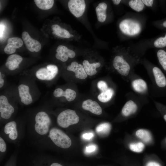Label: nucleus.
<instances>
[{
  "label": "nucleus",
  "mask_w": 166,
  "mask_h": 166,
  "mask_svg": "<svg viewBox=\"0 0 166 166\" xmlns=\"http://www.w3.org/2000/svg\"><path fill=\"white\" fill-rule=\"evenodd\" d=\"M113 65L114 69L120 75L127 78L128 80L133 68L132 64L128 59L123 56L117 55L113 59Z\"/></svg>",
  "instance_id": "nucleus-1"
},
{
  "label": "nucleus",
  "mask_w": 166,
  "mask_h": 166,
  "mask_svg": "<svg viewBox=\"0 0 166 166\" xmlns=\"http://www.w3.org/2000/svg\"><path fill=\"white\" fill-rule=\"evenodd\" d=\"M49 136L56 145L60 148H67L71 146L72 142L70 138L58 128H51Z\"/></svg>",
  "instance_id": "nucleus-2"
},
{
  "label": "nucleus",
  "mask_w": 166,
  "mask_h": 166,
  "mask_svg": "<svg viewBox=\"0 0 166 166\" xmlns=\"http://www.w3.org/2000/svg\"><path fill=\"white\" fill-rule=\"evenodd\" d=\"M79 118L75 110L67 109L61 112L58 116L57 122L63 128H67L70 125L77 123Z\"/></svg>",
  "instance_id": "nucleus-3"
},
{
  "label": "nucleus",
  "mask_w": 166,
  "mask_h": 166,
  "mask_svg": "<svg viewBox=\"0 0 166 166\" xmlns=\"http://www.w3.org/2000/svg\"><path fill=\"white\" fill-rule=\"evenodd\" d=\"M35 131L41 135H44L48 132L51 124L50 119L45 112L41 111L38 113L35 117Z\"/></svg>",
  "instance_id": "nucleus-4"
},
{
  "label": "nucleus",
  "mask_w": 166,
  "mask_h": 166,
  "mask_svg": "<svg viewBox=\"0 0 166 166\" xmlns=\"http://www.w3.org/2000/svg\"><path fill=\"white\" fill-rule=\"evenodd\" d=\"M119 28L124 34L128 36H134L140 31L141 26L137 21L131 19H125L119 24Z\"/></svg>",
  "instance_id": "nucleus-5"
},
{
  "label": "nucleus",
  "mask_w": 166,
  "mask_h": 166,
  "mask_svg": "<svg viewBox=\"0 0 166 166\" xmlns=\"http://www.w3.org/2000/svg\"><path fill=\"white\" fill-rule=\"evenodd\" d=\"M58 73L57 67L54 65H48L46 67L39 69L36 73V76L39 79L51 80L53 79Z\"/></svg>",
  "instance_id": "nucleus-6"
},
{
  "label": "nucleus",
  "mask_w": 166,
  "mask_h": 166,
  "mask_svg": "<svg viewBox=\"0 0 166 166\" xmlns=\"http://www.w3.org/2000/svg\"><path fill=\"white\" fill-rule=\"evenodd\" d=\"M68 5L71 13L77 18L81 16L85 12L86 7L85 0H70Z\"/></svg>",
  "instance_id": "nucleus-7"
},
{
  "label": "nucleus",
  "mask_w": 166,
  "mask_h": 166,
  "mask_svg": "<svg viewBox=\"0 0 166 166\" xmlns=\"http://www.w3.org/2000/svg\"><path fill=\"white\" fill-rule=\"evenodd\" d=\"M67 69L74 72L76 77L79 79H84L88 76L83 65L76 61L72 62L68 66Z\"/></svg>",
  "instance_id": "nucleus-8"
},
{
  "label": "nucleus",
  "mask_w": 166,
  "mask_h": 166,
  "mask_svg": "<svg viewBox=\"0 0 166 166\" xmlns=\"http://www.w3.org/2000/svg\"><path fill=\"white\" fill-rule=\"evenodd\" d=\"M82 107L84 109L89 111L96 115H100L102 113L101 108L98 103L90 99L84 101L82 104Z\"/></svg>",
  "instance_id": "nucleus-9"
},
{
  "label": "nucleus",
  "mask_w": 166,
  "mask_h": 166,
  "mask_svg": "<svg viewBox=\"0 0 166 166\" xmlns=\"http://www.w3.org/2000/svg\"><path fill=\"white\" fill-rule=\"evenodd\" d=\"M53 95L56 97H64L69 101H73L76 97V92L69 88L66 89L65 91H64L61 89L57 88L54 90Z\"/></svg>",
  "instance_id": "nucleus-10"
},
{
  "label": "nucleus",
  "mask_w": 166,
  "mask_h": 166,
  "mask_svg": "<svg viewBox=\"0 0 166 166\" xmlns=\"http://www.w3.org/2000/svg\"><path fill=\"white\" fill-rule=\"evenodd\" d=\"M131 86L133 90L138 93L143 94L147 91V84L142 78H138L133 80L131 82Z\"/></svg>",
  "instance_id": "nucleus-11"
},
{
  "label": "nucleus",
  "mask_w": 166,
  "mask_h": 166,
  "mask_svg": "<svg viewBox=\"0 0 166 166\" xmlns=\"http://www.w3.org/2000/svg\"><path fill=\"white\" fill-rule=\"evenodd\" d=\"M152 72L156 85L163 88L166 85V78L161 70L157 67H154Z\"/></svg>",
  "instance_id": "nucleus-12"
},
{
  "label": "nucleus",
  "mask_w": 166,
  "mask_h": 166,
  "mask_svg": "<svg viewBox=\"0 0 166 166\" xmlns=\"http://www.w3.org/2000/svg\"><path fill=\"white\" fill-rule=\"evenodd\" d=\"M137 105L132 100L127 101L123 106L121 110L122 115L125 117H128L136 112L137 109Z\"/></svg>",
  "instance_id": "nucleus-13"
},
{
  "label": "nucleus",
  "mask_w": 166,
  "mask_h": 166,
  "mask_svg": "<svg viewBox=\"0 0 166 166\" xmlns=\"http://www.w3.org/2000/svg\"><path fill=\"white\" fill-rule=\"evenodd\" d=\"M5 133L8 134L9 138L12 140L16 139L18 136L16 128V124L14 121H11L7 123L4 128Z\"/></svg>",
  "instance_id": "nucleus-14"
},
{
  "label": "nucleus",
  "mask_w": 166,
  "mask_h": 166,
  "mask_svg": "<svg viewBox=\"0 0 166 166\" xmlns=\"http://www.w3.org/2000/svg\"><path fill=\"white\" fill-rule=\"evenodd\" d=\"M82 64L87 75L89 76L96 74L97 73L96 69L99 67L101 65L99 62L90 63L86 60H85L83 61Z\"/></svg>",
  "instance_id": "nucleus-15"
},
{
  "label": "nucleus",
  "mask_w": 166,
  "mask_h": 166,
  "mask_svg": "<svg viewBox=\"0 0 166 166\" xmlns=\"http://www.w3.org/2000/svg\"><path fill=\"white\" fill-rule=\"evenodd\" d=\"M107 8V4L105 2H102L99 3L95 9L97 20L100 22H103L106 19Z\"/></svg>",
  "instance_id": "nucleus-16"
},
{
  "label": "nucleus",
  "mask_w": 166,
  "mask_h": 166,
  "mask_svg": "<svg viewBox=\"0 0 166 166\" xmlns=\"http://www.w3.org/2000/svg\"><path fill=\"white\" fill-rule=\"evenodd\" d=\"M114 94L113 89L109 88L106 91L101 92L98 96V100L101 102L105 103L110 101Z\"/></svg>",
  "instance_id": "nucleus-17"
},
{
  "label": "nucleus",
  "mask_w": 166,
  "mask_h": 166,
  "mask_svg": "<svg viewBox=\"0 0 166 166\" xmlns=\"http://www.w3.org/2000/svg\"><path fill=\"white\" fill-rule=\"evenodd\" d=\"M34 2L38 7L43 10L51 9L54 2L53 0H34Z\"/></svg>",
  "instance_id": "nucleus-18"
},
{
  "label": "nucleus",
  "mask_w": 166,
  "mask_h": 166,
  "mask_svg": "<svg viewBox=\"0 0 166 166\" xmlns=\"http://www.w3.org/2000/svg\"><path fill=\"white\" fill-rule=\"evenodd\" d=\"M22 60L23 58L20 56L14 54L8 57L6 60V62H9L10 65H13L17 68H18L19 65Z\"/></svg>",
  "instance_id": "nucleus-19"
},
{
  "label": "nucleus",
  "mask_w": 166,
  "mask_h": 166,
  "mask_svg": "<svg viewBox=\"0 0 166 166\" xmlns=\"http://www.w3.org/2000/svg\"><path fill=\"white\" fill-rule=\"evenodd\" d=\"M22 38L28 49L32 52L34 51L32 46L34 39L30 36L28 33L26 31L22 32Z\"/></svg>",
  "instance_id": "nucleus-20"
},
{
  "label": "nucleus",
  "mask_w": 166,
  "mask_h": 166,
  "mask_svg": "<svg viewBox=\"0 0 166 166\" xmlns=\"http://www.w3.org/2000/svg\"><path fill=\"white\" fill-rule=\"evenodd\" d=\"M136 134L139 138L145 142H148L151 140V136L150 132L146 130L139 129L136 131Z\"/></svg>",
  "instance_id": "nucleus-21"
},
{
  "label": "nucleus",
  "mask_w": 166,
  "mask_h": 166,
  "mask_svg": "<svg viewBox=\"0 0 166 166\" xmlns=\"http://www.w3.org/2000/svg\"><path fill=\"white\" fill-rule=\"evenodd\" d=\"M128 4L132 9L137 12L142 11L144 7V4L140 0H130Z\"/></svg>",
  "instance_id": "nucleus-22"
},
{
  "label": "nucleus",
  "mask_w": 166,
  "mask_h": 166,
  "mask_svg": "<svg viewBox=\"0 0 166 166\" xmlns=\"http://www.w3.org/2000/svg\"><path fill=\"white\" fill-rule=\"evenodd\" d=\"M111 125L109 123H104L98 125L96 130L97 133L100 135H105L109 132Z\"/></svg>",
  "instance_id": "nucleus-23"
},
{
  "label": "nucleus",
  "mask_w": 166,
  "mask_h": 166,
  "mask_svg": "<svg viewBox=\"0 0 166 166\" xmlns=\"http://www.w3.org/2000/svg\"><path fill=\"white\" fill-rule=\"evenodd\" d=\"M157 55L160 63L166 71V52L163 49H160L157 51Z\"/></svg>",
  "instance_id": "nucleus-24"
},
{
  "label": "nucleus",
  "mask_w": 166,
  "mask_h": 166,
  "mask_svg": "<svg viewBox=\"0 0 166 166\" xmlns=\"http://www.w3.org/2000/svg\"><path fill=\"white\" fill-rule=\"evenodd\" d=\"M8 43L12 45L16 49L22 46L23 44V42L19 38L13 37L10 38L8 39Z\"/></svg>",
  "instance_id": "nucleus-25"
},
{
  "label": "nucleus",
  "mask_w": 166,
  "mask_h": 166,
  "mask_svg": "<svg viewBox=\"0 0 166 166\" xmlns=\"http://www.w3.org/2000/svg\"><path fill=\"white\" fill-rule=\"evenodd\" d=\"M144 145L142 142L132 143L130 144L129 148L132 151L137 152H141L144 148Z\"/></svg>",
  "instance_id": "nucleus-26"
},
{
  "label": "nucleus",
  "mask_w": 166,
  "mask_h": 166,
  "mask_svg": "<svg viewBox=\"0 0 166 166\" xmlns=\"http://www.w3.org/2000/svg\"><path fill=\"white\" fill-rule=\"evenodd\" d=\"M154 46L156 48H163L166 46V34L164 37L157 39L154 42Z\"/></svg>",
  "instance_id": "nucleus-27"
},
{
  "label": "nucleus",
  "mask_w": 166,
  "mask_h": 166,
  "mask_svg": "<svg viewBox=\"0 0 166 166\" xmlns=\"http://www.w3.org/2000/svg\"><path fill=\"white\" fill-rule=\"evenodd\" d=\"M97 87L101 92L106 91L109 88L107 83L102 80L100 81L97 82Z\"/></svg>",
  "instance_id": "nucleus-28"
},
{
  "label": "nucleus",
  "mask_w": 166,
  "mask_h": 166,
  "mask_svg": "<svg viewBox=\"0 0 166 166\" xmlns=\"http://www.w3.org/2000/svg\"><path fill=\"white\" fill-rule=\"evenodd\" d=\"M16 49L10 43H7L4 49V51L6 54H10L14 53Z\"/></svg>",
  "instance_id": "nucleus-29"
},
{
  "label": "nucleus",
  "mask_w": 166,
  "mask_h": 166,
  "mask_svg": "<svg viewBox=\"0 0 166 166\" xmlns=\"http://www.w3.org/2000/svg\"><path fill=\"white\" fill-rule=\"evenodd\" d=\"M63 52L65 53L66 55L70 58H73L76 56V53L73 50L69 49L67 47L62 45Z\"/></svg>",
  "instance_id": "nucleus-30"
},
{
  "label": "nucleus",
  "mask_w": 166,
  "mask_h": 166,
  "mask_svg": "<svg viewBox=\"0 0 166 166\" xmlns=\"http://www.w3.org/2000/svg\"><path fill=\"white\" fill-rule=\"evenodd\" d=\"M32 47L34 50V51L38 52L41 50V45L38 41L35 39L34 43L32 45Z\"/></svg>",
  "instance_id": "nucleus-31"
},
{
  "label": "nucleus",
  "mask_w": 166,
  "mask_h": 166,
  "mask_svg": "<svg viewBox=\"0 0 166 166\" xmlns=\"http://www.w3.org/2000/svg\"><path fill=\"white\" fill-rule=\"evenodd\" d=\"M6 146L3 139L0 137V151L2 152H5L6 150Z\"/></svg>",
  "instance_id": "nucleus-32"
},
{
  "label": "nucleus",
  "mask_w": 166,
  "mask_h": 166,
  "mask_svg": "<svg viewBox=\"0 0 166 166\" xmlns=\"http://www.w3.org/2000/svg\"><path fill=\"white\" fill-rule=\"evenodd\" d=\"M96 147L94 145H91L86 147L85 152L87 153H91L96 149Z\"/></svg>",
  "instance_id": "nucleus-33"
},
{
  "label": "nucleus",
  "mask_w": 166,
  "mask_h": 166,
  "mask_svg": "<svg viewBox=\"0 0 166 166\" xmlns=\"http://www.w3.org/2000/svg\"><path fill=\"white\" fill-rule=\"evenodd\" d=\"M142 1L144 5L148 7H152L154 2L153 0H142Z\"/></svg>",
  "instance_id": "nucleus-34"
},
{
  "label": "nucleus",
  "mask_w": 166,
  "mask_h": 166,
  "mask_svg": "<svg viewBox=\"0 0 166 166\" xmlns=\"http://www.w3.org/2000/svg\"><path fill=\"white\" fill-rule=\"evenodd\" d=\"M93 136V134L92 133H85L82 135L83 138L86 140H90Z\"/></svg>",
  "instance_id": "nucleus-35"
},
{
  "label": "nucleus",
  "mask_w": 166,
  "mask_h": 166,
  "mask_svg": "<svg viewBox=\"0 0 166 166\" xmlns=\"http://www.w3.org/2000/svg\"><path fill=\"white\" fill-rule=\"evenodd\" d=\"M146 166H161V165L157 162L152 161L148 162Z\"/></svg>",
  "instance_id": "nucleus-36"
},
{
  "label": "nucleus",
  "mask_w": 166,
  "mask_h": 166,
  "mask_svg": "<svg viewBox=\"0 0 166 166\" xmlns=\"http://www.w3.org/2000/svg\"><path fill=\"white\" fill-rule=\"evenodd\" d=\"M1 73L0 72V88H2L4 85V80L1 76Z\"/></svg>",
  "instance_id": "nucleus-37"
},
{
  "label": "nucleus",
  "mask_w": 166,
  "mask_h": 166,
  "mask_svg": "<svg viewBox=\"0 0 166 166\" xmlns=\"http://www.w3.org/2000/svg\"><path fill=\"white\" fill-rule=\"evenodd\" d=\"M120 0H113L112 2L113 4L115 5H118L120 4L121 2Z\"/></svg>",
  "instance_id": "nucleus-38"
},
{
  "label": "nucleus",
  "mask_w": 166,
  "mask_h": 166,
  "mask_svg": "<svg viewBox=\"0 0 166 166\" xmlns=\"http://www.w3.org/2000/svg\"><path fill=\"white\" fill-rule=\"evenodd\" d=\"M50 166H63L61 164L57 163H52Z\"/></svg>",
  "instance_id": "nucleus-39"
},
{
  "label": "nucleus",
  "mask_w": 166,
  "mask_h": 166,
  "mask_svg": "<svg viewBox=\"0 0 166 166\" xmlns=\"http://www.w3.org/2000/svg\"><path fill=\"white\" fill-rule=\"evenodd\" d=\"M163 26L166 27V21H164L163 23Z\"/></svg>",
  "instance_id": "nucleus-40"
},
{
  "label": "nucleus",
  "mask_w": 166,
  "mask_h": 166,
  "mask_svg": "<svg viewBox=\"0 0 166 166\" xmlns=\"http://www.w3.org/2000/svg\"><path fill=\"white\" fill-rule=\"evenodd\" d=\"M164 120L166 121V114L165 115H164Z\"/></svg>",
  "instance_id": "nucleus-41"
}]
</instances>
